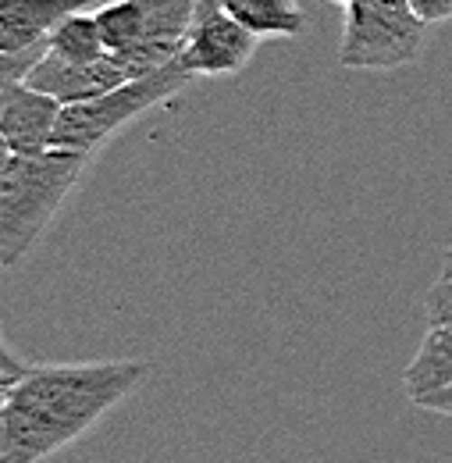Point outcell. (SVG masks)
<instances>
[{"mask_svg":"<svg viewBox=\"0 0 452 463\" xmlns=\"http://www.w3.org/2000/svg\"><path fill=\"white\" fill-rule=\"evenodd\" d=\"M104 0H0V54L40 47L61 18Z\"/></svg>","mask_w":452,"mask_h":463,"instance_id":"obj_9","label":"cell"},{"mask_svg":"<svg viewBox=\"0 0 452 463\" xmlns=\"http://www.w3.org/2000/svg\"><path fill=\"white\" fill-rule=\"evenodd\" d=\"M189 79L193 75L178 61H171L157 71H146L139 79H128V82L114 86L111 93H104L97 100L61 108L54 128V150H71V154L93 157L118 128H125L146 111L168 104L174 93L185 90Z\"/></svg>","mask_w":452,"mask_h":463,"instance_id":"obj_3","label":"cell"},{"mask_svg":"<svg viewBox=\"0 0 452 463\" xmlns=\"http://www.w3.org/2000/svg\"><path fill=\"white\" fill-rule=\"evenodd\" d=\"M11 382H14V378H7V374H0V403H4V396H7V389H11Z\"/></svg>","mask_w":452,"mask_h":463,"instance_id":"obj_21","label":"cell"},{"mask_svg":"<svg viewBox=\"0 0 452 463\" xmlns=\"http://www.w3.org/2000/svg\"><path fill=\"white\" fill-rule=\"evenodd\" d=\"M221 7V0H196V11H214Z\"/></svg>","mask_w":452,"mask_h":463,"instance_id":"obj_20","label":"cell"},{"mask_svg":"<svg viewBox=\"0 0 452 463\" xmlns=\"http://www.w3.org/2000/svg\"><path fill=\"white\" fill-rule=\"evenodd\" d=\"M413 4V11L428 22V25H435V22H449L452 18V0H410Z\"/></svg>","mask_w":452,"mask_h":463,"instance_id":"obj_15","label":"cell"},{"mask_svg":"<svg viewBox=\"0 0 452 463\" xmlns=\"http://www.w3.org/2000/svg\"><path fill=\"white\" fill-rule=\"evenodd\" d=\"M193 18H196V0H143V40L128 58L118 61L128 71V79H139L146 71H157L178 61Z\"/></svg>","mask_w":452,"mask_h":463,"instance_id":"obj_7","label":"cell"},{"mask_svg":"<svg viewBox=\"0 0 452 463\" xmlns=\"http://www.w3.org/2000/svg\"><path fill=\"white\" fill-rule=\"evenodd\" d=\"M413 406H420V410H428V413H438V417H452V389L420 396V400H413Z\"/></svg>","mask_w":452,"mask_h":463,"instance_id":"obj_16","label":"cell"},{"mask_svg":"<svg viewBox=\"0 0 452 463\" xmlns=\"http://www.w3.org/2000/svg\"><path fill=\"white\" fill-rule=\"evenodd\" d=\"M328 4H349V0H328Z\"/></svg>","mask_w":452,"mask_h":463,"instance_id":"obj_22","label":"cell"},{"mask_svg":"<svg viewBox=\"0 0 452 463\" xmlns=\"http://www.w3.org/2000/svg\"><path fill=\"white\" fill-rule=\"evenodd\" d=\"M25 82L68 108V104H86V100H97V97L111 93L114 86L128 82V71L118 64L114 54L93 61H64L43 51V58L33 64Z\"/></svg>","mask_w":452,"mask_h":463,"instance_id":"obj_6","label":"cell"},{"mask_svg":"<svg viewBox=\"0 0 452 463\" xmlns=\"http://www.w3.org/2000/svg\"><path fill=\"white\" fill-rule=\"evenodd\" d=\"M29 371V364L22 360V356H14L11 349L4 346V339H0V374H7V378H22Z\"/></svg>","mask_w":452,"mask_h":463,"instance_id":"obj_17","label":"cell"},{"mask_svg":"<svg viewBox=\"0 0 452 463\" xmlns=\"http://www.w3.org/2000/svg\"><path fill=\"white\" fill-rule=\"evenodd\" d=\"M150 374L146 360L40 364L0 403V463H40L79 442Z\"/></svg>","mask_w":452,"mask_h":463,"instance_id":"obj_1","label":"cell"},{"mask_svg":"<svg viewBox=\"0 0 452 463\" xmlns=\"http://www.w3.org/2000/svg\"><path fill=\"white\" fill-rule=\"evenodd\" d=\"M402 385H406L410 400L452 389V328L428 325V335L420 339L417 356L410 360V367L402 374Z\"/></svg>","mask_w":452,"mask_h":463,"instance_id":"obj_10","label":"cell"},{"mask_svg":"<svg viewBox=\"0 0 452 463\" xmlns=\"http://www.w3.org/2000/svg\"><path fill=\"white\" fill-rule=\"evenodd\" d=\"M428 22L410 0H349L339 64L353 71H396L420 58Z\"/></svg>","mask_w":452,"mask_h":463,"instance_id":"obj_4","label":"cell"},{"mask_svg":"<svg viewBox=\"0 0 452 463\" xmlns=\"http://www.w3.org/2000/svg\"><path fill=\"white\" fill-rule=\"evenodd\" d=\"M86 154L47 150L36 157H11L0 175V268H18L54 222L68 193L79 185Z\"/></svg>","mask_w":452,"mask_h":463,"instance_id":"obj_2","label":"cell"},{"mask_svg":"<svg viewBox=\"0 0 452 463\" xmlns=\"http://www.w3.org/2000/svg\"><path fill=\"white\" fill-rule=\"evenodd\" d=\"M61 108L64 104H57L54 97L33 90L29 82H18L0 104V132L11 146V154L36 157V154L54 150V128Z\"/></svg>","mask_w":452,"mask_h":463,"instance_id":"obj_8","label":"cell"},{"mask_svg":"<svg viewBox=\"0 0 452 463\" xmlns=\"http://www.w3.org/2000/svg\"><path fill=\"white\" fill-rule=\"evenodd\" d=\"M442 279H452V242L446 246V253H442Z\"/></svg>","mask_w":452,"mask_h":463,"instance_id":"obj_19","label":"cell"},{"mask_svg":"<svg viewBox=\"0 0 452 463\" xmlns=\"http://www.w3.org/2000/svg\"><path fill=\"white\" fill-rule=\"evenodd\" d=\"M43 47H47V54L64 61H93L108 54L100 22H97V14L89 7L86 11H71L68 18H61L54 25V33L43 40Z\"/></svg>","mask_w":452,"mask_h":463,"instance_id":"obj_12","label":"cell"},{"mask_svg":"<svg viewBox=\"0 0 452 463\" xmlns=\"http://www.w3.org/2000/svg\"><path fill=\"white\" fill-rule=\"evenodd\" d=\"M11 157H14V154H11V146H7V139H4V132H0V175L7 172V165H11Z\"/></svg>","mask_w":452,"mask_h":463,"instance_id":"obj_18","label":"cell"},{"mask_svg":"<svg viewBox=\"0 0 452 463\" xmlns=\"http://www.w3.org/2000/svg\"><path fill=\"white\" fill-rule=\"evenodd\" d=\"M43 43L40 47H29V51H11V54H0V104H4V97L18 86V82H25L29 79V71H33V64L43 58Z\"/></svg>","mask_w":452,"mask_h":463,"instance_id":"obj_13","label":"cell"},{"mask_svg":"<svg viewBox=\"0 0 452 463\" xmlns=\"http://www.w3.org/2000/svg\"><path fill=\"white\" fill-rule=\"evenodd\" d=\"M221 7L239 25H246L257 40L299 36L306 29V14L296 0H221Z\"/></svg>","mask_w":452,"mask_h":463,"instance_id":"obj_11","label":"cell"},{"mask_svg":"<svg viewBox=\"0 0 452 463\" xmlns=\"http://www.w3.org/2000/svg\"><path fill=\"white\" fill-rule=\"evenodd\" d=\"M424 314H428V325L452 328V279H438L428 289V296H424Z\"/></svg>","mask_w":452,"mask_h":463,"instance_id":"obj_14","label":"cell"},{"mask_svg":"<svg viewBox=\"0 0 452 463\" xmlns=\"http://www.w3.org/2000/svg\"><path fill=\"white\" fill-rule=\"evenodd\" d=\"M253 51H257V36L246 25H239L225 7H214V11H196L178 64L189 75L218 79V75L242 71L253 58Z\"/></svg>","mask_w":452,"mask_h":463,"instance_id":"obj_5","label":"cell"}]
</instances>
